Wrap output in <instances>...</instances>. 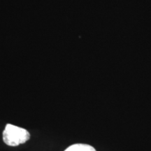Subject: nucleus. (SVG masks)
Returning <instances> with one entry per match:
<instances>
[{"mask_svg":"<svg viewBox=\"0 0 151 151\" xmlns=\"http://www.w3.org/2000/svg\"><path fill=\"white\" fill-rule=\"evenodd\" d=\"M30 134L24 128L7 124L3 132V141L9 146H18L29 140Z\"/></svg>","mask_w":151,"mask_h":151,"instance_id":"obj_1","label":"nucleus"},{"mask_svg":"<svg viewBox=\"0 0 151 151\" xmlns=\"http://www.w3.org/2000/svg\"><path fill=\"white\" fill-rule=\"evenodd\" d=\"M65 151H97L94 147L85 143H76L69 146Z\"/></svg>","mask_w":151,"mask_h":151,"instance_id":"obj_2","label":"nucleus"}]
</instances>
